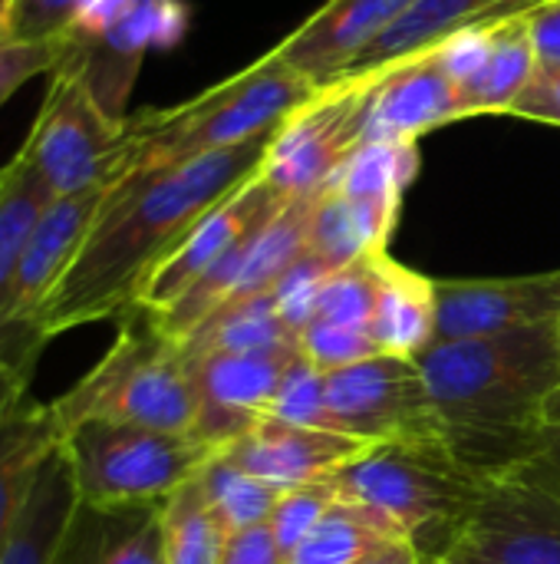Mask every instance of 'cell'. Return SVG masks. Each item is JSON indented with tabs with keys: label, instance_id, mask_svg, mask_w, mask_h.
<instances>
[{
	"label": "cell",
	"instance_id": "obj_37",
	"mask_svg": "<svg viewBox=\"0 0 560 564\" xmlns=\"http://www.w3.org/2000/svg\"><path fill=\"white\" fill-rule=\"evenodd\" d=\"M63 36L59 40H3L0 43V106L26 86L33 76H50L59 66Z\"/></svg>",
	"mask_w": 560,
	"mask_h": 564
},
{
	"label": "cell",
	"instance_id": "obj_48",
	"mask_svg": "<svg viewBox=\"0 0 560 564\" xmlns=\"http://www.w3.org/2000/svg\"><path fill=\"white\" fill-rule=\"evenodd\" d=\"M558 334H560V321H558Z\"/></svg>",
	"mask_w": 560,
	"mask_h": 564
},
{
	"label": "cell",
	"instance_id": "obj_1",
	"mask_svg": "<svg viewBox=\"0 0 560 564\" xmlns=\"http://www.w3.org/2000/svg\"><path fill=\"white\" fill-rule=\"evenodd\" d=\"M271 142L274 132L119 178L73 264L40 307L33 327L36 347L43 350L59 334L132 311L145 278L175 251V245L215 205L261 172Z\"/></svg>",
	"mask_w": 560,
	"mask_h": 564
},
{
	"label": "cell",
	"instance_id": "obj_46",
	"mask_svg": "<svg viewBox=\"0 0 560 564\" xmlns=\"http://www.w3.org/2000/svg\"><path fill=\"white\" fill-rule=\"evenodd\" d=\"M10 10H13V0H0V43L7 40V30H10Z\"/></svg>",
	"mask_w": 560,
	"mask_h": 564
},
{
	"label": "cell",
	"instance_id": "obj_23",
	"mask_svg": "<svg viewBox=\"0 0 560 564\" xmlns=\"http://www.w3.org/2000/svg\"><path fill=\"white\" fill-rule=\"evenodd\" d=\"M396 221V208L360 202L337 188H323L314 198L307 254L320 258L330 271H340L373 251H386Z\"/></svg>",
	"mask_w": 560,
	"mask_h": 564
},
{
	"label": "cell",
	"instance_id": "obj_22",
	"mask_svg": "<svg viewBox=\"0 0 560 564\" xmlns=\"http://www.w3.org/2000/svg\"><path fill=\"white\" fill-rule=\"evenodd\" d=\"M370 334L383 354L396 357H419L436 340V281L399 264L389 251L376 254Z\"/></svg>",
	"mask_w": 560,
	"mask_h": 564
},
{
	"label": "cell",
	"instance_id": "obj_20",
	"mask_svg": "<svg viewBox=\"0 0 560 564\" xmlns=\"http://www.w3.org/2000/svg\"><path fill=\"white\" fill-rule=\"evenodd\" d=\"M63 430L50 403L26 393L0 423V562L23 522L33 486L59 449Z\"/></svg>",
	"mask_w": 560,
	"mask_h": 564
},
{
	"label": "cell",
	"instance_id": "obj_30",
	"mask_svg": "<svg viewBox=\"0 0 560 564\" xmlns=\"http://www.w3.org/2000/svg\"><path fill=\"white\" fill-rule=\"evenodd\" d=\"M46 205H50V195L36 185L33 172L13 152L0 165V321H3L10 281L20 264L23 245Z\"/></svg>",
	"mask_w": 560,
	"mask_h": 564
},
{
	"label": "cell",
	"instance_id": "obj_9",
	"mask_svg": "<svg viewBox=\"0 0 560 564\" xmlns=\"http://www.w3.org/2000/svg\"><path fill=\"white\" fill-rule=\"evenodd\" d=\"M109 188L50 198V205L43 208V215L36 218L23 245L20 264L10 281L3 321H0V364L23 373L26 380H33L36 360L43 354L33 337L40 307L46 304V297L53 294V288L73 264L76 251L83 248Z\"/></svg>",
	"mask_w": 560,
	"mask_h": 564
},
{
	"label": "cell",
	"instance_id": "obj_10",
	"mask_svg": "<svg viewBox=\"0 0 560 564\" xmlns=\"http://www.w3.org/2000/svg\"><path fill=\"white\" fill-rule=\"evenodd\" d=\"M363 99L366 79H347L320 89L274 132L261 175L284 198L323 192L347 155L360 145Z\"/></svg>",
	"mask_w": 560,
	"mask_h": 564
},
{
	"label": "cell",
	"instance_id": "obj_29",
	"mask_svg": "<svg viewBox=\"0 0 560 564\" xmlns=\"http://www.w3.org/2000/svg\"><path fill=\"white\" fill-rule=\"evenodd\" d=\"M228 535L231 532L211 512L198 479L162 502L165 564H221Z\"/></svg>",
	"mask_w": 560,
	"mask_h": 564
},
{
	"label": "cell",
	"instance_id": "obj_7",
	"mask_svg": "<svg viewBox=\"0 0 560 564\" xmlns=\"http://www.w3.org/2000/svg\"><path fill=\"white\" fill-rule=\"evenodd\" d=\"M17 155L50 198L109 188L132 172L129 116H106L86 83L56 66Z\"/></svg>",
	"mask_w": 560,
	"mask_h": 564
},
{
	"label": "cell",
	"instance_id": "obj_2",
	"mask_svg": "<svg viewBox=\"0 0 560 564\" xmlns=\"http://www.w3.org/2000/svg\"><path fill=\"white\" fill-rule=\"evenodd\" d=\"M439 440L485 482H505L548 426L558 324L432 344L419 357Z\"/></svg>",
	"mask_w": 560,
	"mask_h": 564
},
{
	"label": "cell",
	"instance_id": "obj_36",
	"mask_svg": "<svg viewBox=\"0 0 560 564\" xmlns=\"http://www.w3.org/2000/svg\"><path fill=\"white\" fill-rule=\"evenodd\" d=\"M330 274H333V271H330L320 258L304 254V258L277 281V288H274L271 294H274L277 311H281L284 324L290 327V334L300 337V330L314 321L320 288H323V281H327Z\"/></svg>",
	"mask_w": 560,
	"mask_h": 564
},
{
	"label": "cell",
	"instance_id": "obj_31",
	"mask_svg": "<svg viewBox=\"0 0 560 564\" xmlns=\"http://www.w3.org/2000/svg\"><path fill=\"white\" fill-rule=\"evenodd\" d=\"M198 482L211 512L221 519L228 532H241V529L267 522L274 506L284 496V489L231 466L221 453L198 473Z\"/></svg>",
	"mask_w": 560,
	"mask_h": 564
},
{
	"label": "cell",
	"instance_id": "obj_34",
	"mask_svg": "<svg viewBox=\"0 0 560 564\" xmlns=\"http://www.w3.org/2000/svg\"><path fill=\"white\" fill-rule=\"evenodd\" d=\"M300 354L320 370V373H333L343 370L350 364L380 357L383 350L376 347L370 330L360 327H340V324H323V321H310L300 330Z\"/></svg>",
	"mask_w": 560,
	"mask_h": 564
},
{
	"label": "cell",
	"instance_id": "obj_15",
	"mask_svg": "<svg viewBox=\"0 0 560 564\" xmlns=\"http://www.w3.org/2000/svg\"><path fill=\"white\" fill-rule=\"evenodd\" d=\"M452 119H465L462 89L442 69L436 50L366 76L360 142H419V135Z\"/></svg>",
	"mask_w": 560,
	"mask_h": 564
},
{
	"label": "cell",
	"instance_id": "obj_39",
	"mask_svg": "<svg viewBox=\"0 0 560 564\" xmlns=\"http://www.w3.org/2000/svg\"><path fill=\"white\" fill-rule=\"evenodd\" d=\"M505 482L531 486V489H538V492H545V496L560 502V423L541 430L531 453L521 459V466Z\"/></svg>",
	"mask_w": 560,
	"mask_h": 564
},
{
	"label": "cell",
	"instance_id": "obj_14",
	"mask_svg": "<svg viewBox=\"0 0 560 564\" xmlns=\"http://www.w3.org/2000/svg\"><path fill=\"white\" fill-rule=\"evenodd\" d=\"M560 321V268L518 278L436 281V340L492 337Z\"/></svg>",
	"mask_w": 560,
	"mask_h": 564
},
{
	"label": "cell",
	"instance_id": "obj_16",
	"mask_svg": "<svg viewBox=\"0 0 560 564\" xmlns=\"http://www.w3.org/2000/svg\"><path fill=\"white\" fill-rule=\"evenodd\" d=\"M297 357L300 340L261 350L191 357L201 390V420L195 433L218 449L234 443L261 413H267Z\"/></svg>",
	"mask_w": 560,
	"mask_h": 564
},
{
	"label": "cell",
	"instance_id": "obj_32",
	"mask_svg": "<svg viewBox=\"0 0 560 564\" xmlns=\"http://www.w3.org/2000/svg\"><path fill=\"white\" fill-rule=\"evenodd\" d=\"M376 254L380 251H373V254H366V258L333 271L323 281L314 321L370 330L373 304H376Z\"/></svg>",
	"mask_w": 560,
	"mask_h": 564
},
{
	"label": "cell",
	"instance_id": "obj_28",
	"mask_svg": "<svg viewBox=\"0 0 560 564\" xmlns=\"http://www.w3.org/2000/svg\"><path fill=\"white\" fill-rule=\"evenodd\" d=\"M386 539L403 535L373 509L337 499L323 522L287 555V564H356Z\"/></svg>",
	"mask_w": 560,
	"mask_h": 564
},
{
	"label": "cell",
	"instance_id": "obj_19",
	"mask_svg": "<svg viewBox=\"0 0 560 564\" xmlns=\"http://www.w3.org/2000/svg\"><path fill=\"white\" fill-rule=\"evenodd\" d=\"M551 0H416L347 73V79H366L393 63L432 50L436 43L462 30H488L508 20H521L548 7ZM337 86V83H333Z\"/></svg>",
	"mask_w": 560,
	"mask_h": 564
},
{
	"label": "cell",
	"instance_id": "obj_4",
	"mask_svg": "<svg viewBox=\"0 0 560 564\" xmlns=\"http://www.w3.org/2000/svg\"><path fill=\"white\" fill-rule=\"evenodd\" d=\"M323 482L337 499L360 502L383 516L403 539L419 545L429 564L449 552L492 486L462 466L439 436L373 443Z\"/></svg>",
	"mask_w": 560,
	"mask_h": 564
},
{
	"label": "cell",
	"instance_id": "obj_38",
	"mask_svg": "<svg viewBox=\"0 0 560 564\" xmlns=\"http://www.w3.org/2000/svg\"><path fill=\"white\" fill-rule=\"evenodd\" d=\"M96 0H13L7 40H59Z\"/></svg>",
	"mask_w": 560,
	"mask_h": 564
},
{
	"label": "cell",
	"instance_id": "obj_45",
	"mask_svg": "<svg viewBox=\"0 0 560 564\" xmlns=\"http://www.w3.org/2000/svg\"><path fill=\"white\" fill-rule=\"evenodd\" d=\"M26 393H30V380L23 373L10 370L7 364H0V423Z\"/></svg>",
	"mask_w": 560,
	"mask_h": 564
},
{
	"label": "cell",
	"instance_id": "obj_33",
	"mask_svg": "<svg viewBox=\"0 0 560 564\" xmlns=\"http://www.w3.org/2000/svg\"><path fill=\"white\" fill-rule=\"evenodd\" d=\"M271 416L300 423V426H317V430H337L330 403H327V373H320L304 354L290 364L274 403L267 406ZM340 433V430H337Z\"/></svg>",
	"mask_w": 560,
	"mask_h": 564
},
{
	"label": "cell",
	"instance_id": "obj_43",
	"mask_svg": "<svg viewBox=\"0 0 560 564\" xmlns=\"http://www.w3.org/2000/svg\"><path fill=\"white\" fill-rule=\"evenodd\" d=\"M531 40L538 53V66L560 69V0H551L538 13H531Z\"/></svg>",
	"mask_w": 560,
	"mask_h": 564
},
{
	"label": "cell",
	"instance_id": "obj_35",
	"mask_svg": "<svg viewBox=\"0 0 560 564\" xmlns=\"http://www.w3.org/2000/svg\"><path fill=\"white\" fill-rule=\"evenodd\" d=\"M337 502L333 489L327 482H314V486H300V489H287L281 496V502L274 506L267 525L281 545L284 555H290L330 512V506Z\"/></svg>",
	"mask_w": 560,
	"mask_h": 564
},
{
	"label": "cell",
	"instance_id": "obj_44",
	"mask_svg": "<svg viewBox=\"0 0 560 564\" xmlns=\"http://www.w3.org/2000/svg\"><path fill=\"white\" fill-rule=\"evenodd\" d=\"M356 564H429L413 539H386L370 549Z\"/></svg>",
	"mask_w": 560,
	"mask_h": 564
},
{
	"label": "cell",
	"instance_id": "obj_27",
	"mask_svg": "<svg viewBox=\"0 0 560 564\" xmlns=\"http://www.w3.org/2000/svg\"><path fill=\"white\" fill-rule=\"evenodd\" d=\"M419 172V142H360L327 188L350 198L403 208V195Z\"/></svg>",
	"mask_w": 560,
	"mask_h": 564
},
{
	"label": "cell",
	"instance_id": "obj_40",
	"mask_svg": "<svg viewBox=\"0 0 560 564\" xmlns=\"http://www.w3.org/2000/svg\"><path fill=\"white\" fill-rule=\"evenodd\" d=\"M492 30L495 26H488V30H462V33H455V36H449V40L432 46L439 63H442V69L459 83V89L469 86L479 76V69L485 66Z\"/></svg>",
	"mask_w": 560,
	"mask_h": 564
},
{
	"label": "cell",
	"instance_id": "obj_17",
	"mask_svg": "<svg viewBox=\"0 0 560 564\" xmlns=\"http://www.w3.org/2000/svg\"><path fill=\"white\" fill-rule=\"evenodd\" d=\"M373 443L356 440L350 433L337 430H317V426H300L271 413H261L234 443L221 449V456L277 486V489H300L323 482L356 456H363Z\"/></svg>",
	"mask_w": 560,
	"mask_h": 564
},
{
	"label": "cell",
	"instance_id": "obj_26",
	"mask_svg": "<svg viewBox=\"0 0 560 564\" xmlns=\"http://www.w3.org/2000/svg\"><path fill=\"white\" fill-rule=\"evenodd\" d=\"M297 334L284 324L274 294H254L244 301L221 304L211 317H205L185 340L188 357H208V354H238V350H261L277 344H294Z\"/></svg>",
	"mask_w": 560,
	"mask_h": 564
},
{
	"label": "cell",
	"instance_id": "obj_13",
	"mask_svg": "<svg viewBox=\"0 0 560 564\" xmlns=\"http://www.w3.org/2000/svg\"><path fill=\"white\" fill-rule=\"evenodd\" d=\"M287 198L257 172L238 192H231L221 205H215L178 245L175 251L145 278L132 311H145L152 317L165 314L178 304L231 248H238L251 231H257Z\"/></svg>",
	"mask_w": 560,
	"mask_h": 564
},
{
	"label": "cell",
	"instance_id": "obj_3",
	"mask_svg": "<svg viewBox=\"0 0 560 564\" xmlns=\"http://www.w3.org/2000/svg\"><path fill=\"white\" fill-rule=\"evenodd\" d=\"M112 347L66 393L50 400L59 430L106 420L168 433H195L201 390L195 360L152 314L125 311Z\"/></svg>",
	"mask_w": 560,
	"mask_h": 564
},
{
	"label": "cell",
	"instance_id": "obj_21",
	"mask_svg": "<svg viewBox=\"0 0 560 564\" xmlns=\"http://www.w3.org/2000/svg\"><path fill=\"white\" fill-rule=\"evenodd\" d=\"M53 564H165L162 506H76Z\"/></svg>",
	"mask_w": 560,
	"mask_h": 564
},
{
	"label": "cell",
	"instance_id": "obj_41",
	"mask_svg": "<svg viewBox=\"0 0 560 564\" xmlns=\"http://www.w3.org/2000/svg\"><path fill=\"white\" fill-rule=\"evenodd\" d=\"M508 112L521 116V119L560 126V69L538 66V73L531 76V83L525 86V93L515 99V106Z\"/></svg>",
	"mask_w": 560,
	"mask_h": 564
},
{
	"label": "cell",
	"instance_id": "obj_6",
	"mask_svg": "<svg viewBox=\"0 0 560 564\" xmlns=\"http://www.w3.org/2000/svg\"><path fill=\"white\" fill-rule=\"evenodd\" d=\"M79 506L132 509L162 506L221 453L198 433H168L129 423L89 420L63 430Z\"/></svg>",
	"mask_w": 560,
	"mask_h": 564
},
{
	"label": "cell",
	"instance_id": "obj_42",
	"mask_svg": "<svg viewBox=\"0 0 560 564\" xmlns=\"http://www.w3.org/2000/svg\"><path fill=\"white\" fill-rule=\"evenodd\" d=\"M221 564H287V555L281 552L271 525L261 522V525H251V529L228 535Z\"/></svg>",
	"mask_w": 560,
	"mask_h": 564
},
{
	"label": "cell",
	"instance_id": "obj_12",
	"mask_svg": "<svg viewBox=\"0 0 560 564\" xmlns=\"http://www.w3.org/2000/svg\"><path fill=\"white\" fill-rule=\"evenodd\" d=\"M436 564H560V502L495 482Z\"/></svg>",
	"mask_w": 560,
	"mask_h": 564
},
{
	"label": "cell",
	"instance_id": "obj_5",
	"mask_svg": "<svg viewBox=\"0 0 560 564\" xmlns=\"http://www.w3.org/2000/svg\"><path fill=\"white\" fill-rule=\"evenodd\" d=\"M320 89L281 66L271 53L244 73L205 89L172 109H139L129 116L132 172L178 165L218 149L277 132Z\"/></svg>",
	"mask_w": 560,
	"mask_h": 564
},
{
	"label": "cell",
	"instance_id": "obj_18",
	"mask_svg": "<svg viewBox=\"0 0 560 564\" xmlns=\"http://www.w3.org/2000/svg\"><path fill=\"white\" fill-rule=\"evenodd\" d=\"M416 0H327L300 30L271 50V56L327 89L413 7Z\"/></svg>",
	"mask_w": 560,
	"mask_h": 564
},
{
	"label": "cell",
	"instance_id": "obj_24",
	"mask_svg": "<svg viewBox=\"0 0 560 564\" xmlns=\"http://www.w3.org/2000/svg\"><path fill=\"white\" fill-rule=\"evenodd\" d=\"M79 506V496H76V486H73V473H69V463L63 456V449H56L50 456V463L43 466L36 486H33V496L26 502V512H23V522L3 555L0 564H53L56 562V552H59V542H63V532L73 519Z\"/></svg>",
	"mask_w": 560,
	"mask_h": 564
},
{
	"label": "cell",
	"instance_id": "obj_8",
	"mask_svg": "<svg viewBox=\"0 0 560 564\" xmlns=\"http://www.w3.org/2000/svg\"><path fill=\"white\" fill-rule=\"evenodd\" d=\"M185 23L178 0H96L63 36L59 66L86 83L106 116L125 119L145 53L172 46Z\"/></svg>",
	"mask_w": 560,
	"mask_h": 564
},
{
	"label": "cell",
	"instance_id": "obj_47",
	"mask_svg": "<svg viewBox=\"0 0 560 564\" xmlns=\"http://www.w3.org/2000/svg\"><path fill=\"white\" fill-rule=\"evenodd\" d=\"M560 423V387L554 390L551 403H548V426H558Z\"/></svg>",
	"mask_w": 560,
	"mask_h": 564
},
{
	"label": "cell",
	"instance_id": "obj_25",
	"mask_svg": "<svg viewBox=\"0 0 560 564\" xmlns=\"http://www.w3.org/2000/svg\"><path fill=\"white\" fill-rule=\"evenodd\" d=\"M538 73V53L531 40V17L498 23L492 30L488 56L479 76L462 86V112H508Z\"/></svg>",
	"mask_w": 560,
	"mask_h": 564
},
{
	"label": "cell",
	"instance_id": "obj_11",
	"mask_svg": "<svg viewBox=\"0 0 560 564\" xmlns=\"http://www.w3.org/2000/svg\"><path fill=\"white\" fill-rule=\"evenodd\" d=\"M327 403L337 430L366 443L439 436L416 357L380 354L327 373Z\"/></svg>",
	"mask_w": 560,
	"mask_h": 564
}]
</instances>
